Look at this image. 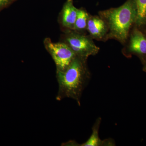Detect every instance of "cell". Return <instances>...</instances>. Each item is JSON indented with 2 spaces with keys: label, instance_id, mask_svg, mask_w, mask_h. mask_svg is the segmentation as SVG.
<instances>
[{
  "label": "cell",
  "instance_id": "1",
  "mask_svg": "<svg viewBox=\"0 0 146 146\" xmlns=\"http://www.w3.org/2000/svg\"><path fill=\"white\" fill-rule=\"evenodd\" d=\"M87 60L76 56L65 71H56L58 83L56 100L60 101L66 98L72 99L80 106L82 93L91 78Z\"/></svg>",
  "mask_w": 146,
  "mask_h": 146
},
{
  "label": "cell",
  "instance_id": "2",
  "mask_svg": "<svg viewBox=\"0 0 146 146\" xmlns=\"http://www.w3.org/2000/svg\"><path fill=\"white\" fill-rule=\"evenodd\" d=\"M99 15L108 27L107 38L115 39L123 44L131 26L136 22L135 0H128L118 8L100 11Z\"/></svg>",
  "mask_w": 146,
  "mask_h": 146
},
{
  "label": "cell",
  "instance_id": "3",
  "mask_svg": "<svg viewBox=\"0 0 146 146\" xmlns=\"http://www.w3.org/2000/svg\"><path fill=\"white\" fill-rule=\"evenodd\" d=\"M65 42L73 50L77 56L88 59L91 56L97 54L100 48L95 44L91 36L72 31L65 36Z\"/></svg>",
  "mask_w": 146,
  "mask_h": 146
},
{
  "label": "cell",
  "instance_id": "4",
  "mask_svg": "<svg viewBox=\"0 0 146 146\" xmlns=\"http://www.w3.org/2000/svg\"><path fill=\"white\" fill-rule=\"evenodd\" d=\"M45 48L50 55L56 67V71H65L75 58L76 54L65 42H52L49 38L44 41Z\"/></svg>",
  "mask_w": 146,
  "mask_h": 146
},
{
  "label": "cell",
  "instance_id": "5",
  "mask_svg": "<svg viewBox=\"0 0 146 146\" xmlns=\"http://www.w3.org/2000/svg\"><path fill=\"white\" fill-rule=\"evenodd\" d=\"M101 118H98L96 120L92 127V133L91 136L86 142L83 143L79 144L76 141H68L62 144V146H114L115 142L112 139H108L105 141H102L99 136V130L101 123Z\"/></svg>",
  "mask_w": 146,
  "mask_h": 146
},
{
  "label": "cell",
  "instance_id": "6",
  "mask_svg": "<svg viewBox=\"0 0 146 146\" xmlns=\"http://www.w3.org/2000/svg\"><path fill=\"white\" fill-rule=\"evenodd\" d=\"M86 30L92 39L102 40L107 37L108 27L106 23L100 17L89 16Z\"/></svg>",
  "mask_w": 146,
  "mask_h": 146
},
{
  "label": "cell",
  "instance_id": "7",
  "mask_svg": "<svg viewBox=\"0 0 146 146\" xmlns=\"http://www.w3.org/2000/svg\"><path fill=\"white\" fill-rule=\"evenodd\" d=\"M128 51L140 56L145 60L146 56V38L142 32L135 29L131 35Z\"/></svg>",
  "mask_w": 146,
  "mask_h": 146
},
{
  "label": "cell",
  "instance_id": "8",
  "mask_svg": "<svg viewBox=\"0 0 146 146\" xmlns=\"http://www.w3.org/2000/svg\"><path fill=\"white\" fill-rule=\"evenodd\" d=\"M78 9L74 6L72 0H68L66 1L61 14V24L64 27L73 31Z\"/></svg>",
  "mask_w": 146,
  "mask_h": 146
},
{
  "label": "cell",
  "instance_id": "9",
  "mask_svg": "<svg viewBox=\"0 0 146 146\" xmlns=\"http://www.w3.org/2000/svg\"><path fill=\"white\" fill-rule=\"evenodd\" d=\"M136 10L135 24L139 27L146 24V0H135Z\"/></svg>",
  "mask_w": 146,
  "mask_h": 146
},
{
  "label": "cell",
  "instance_id": "10",
  "mask_svg": "<svg viewBox=\"0 0 146 146\" xmlns=\"http://www.w3.org/2000/svg\"><path fill=\"white\" fill-rule=\"evenodd\" d=\"M89 16V14L86 11L79 9L73 31L78 32L86 30Z\"/></svg>",
  "mask_w": 146,
  "mask_h": 146
},
{
  "label": "cell",
  "instance_id": "11",
  "mask_svg": "<svg viewBox=\"0 0 146 146\" xmlns=\"http://www.w3.org/2000/svg\"><path fill=\"white\" fill-rule=\"evenodd\" d=\"M13 0H0V9L8 4Z\"/></svg>",
  "mask_w": 146,
  "mask_h": 146
},
{
  "label": "cell",
  "instance_id": "12",
  "mask_svg": "<svg viewBox=\"0 0 146 146\" xmlns=\"http://www.w3.org/2000/svg\"><path fill=\"white\" fill-rule=\"evenodd\" d=\"M144 63V66L143 68V70L144 71L146 72V59L143 61Z\"/></svg>",
  "mask_w": 146,
  "mask_h": 146
}]
</instances>
